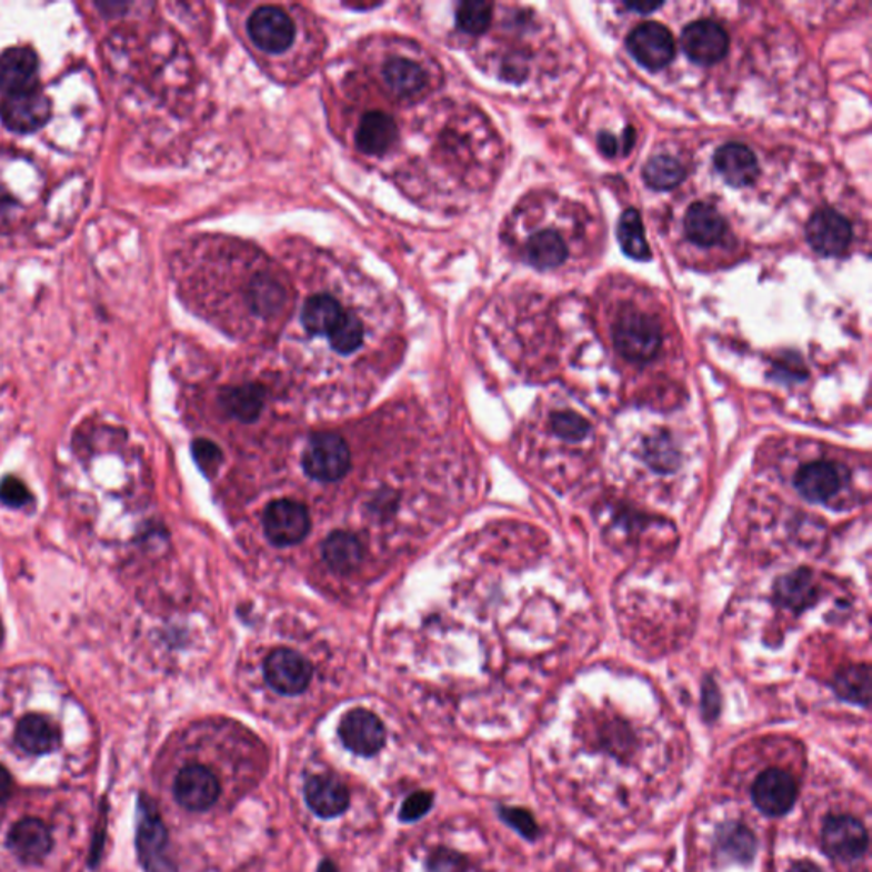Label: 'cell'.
Returning a JSON list of instances; mask_svg holds the SVG:
<instances>
[{
	"label": "cell",
	"instance_id": "1f68e13d",
	"mask_svg": "<svg viewBox=\"0 0 872 872\" xmlns=\"http://www.w3.org/2000/svg\"><path fill=\"white\" fill-rule=\"evenodd\" d=\"M643 178L648 187L656 191H669L679 187L685 179V168L672 156H654L643 169Z\"/></svg>",
	"mask_w": 872,
	"mask_h": 872
},
{
	"label": "cell",
	"instance_id": "83f0119b",
	"mask_svg": "<svg viewBox=\"0 0 872 872\" xmlns=\"http://www.w3.org/2000/svg\"><path fill=\"white\" fill-rule=\"evenodd\" d=\"M525 258L539 270H552L567 261L568 245L554 230H541L527 242Z\"/></svg>",
	"mask_w": 872,
	"mask_h": 872
},
{
	"label": "cell",
	"instance_id": "603a6c76",
	"mask_svg": "<svg viewBox=\"0 0 872 872\" xmlns=\"http://www.w3.org/2000/svg\"><path fill=\"white\" fill-rule=\"evenodd\" d=\"M714 166L731 187H749L759 176V161L750 147L730 142L714 156Z\"/></svg>",
	"mask_w": 872,
	"mask_h": 872
},
{
	"label": "cell",
	"instance_id": "836d02e7",
	"mask_svg": "<svg viewBox=\"0 0 872 872\" xmlns=\"http://www.w3.org/2000/svg\"><path fill=\"white\" fill-rule=\"evenodd\" d=\"M644 459L658 472H669L679 465V450L669 434L658 433L644 445Z\"/></svg>",
	"mask_w": 872,
	"mask_h": 872
},
{
	"label": "cell",
	"instance_id": "ab89813d",
	"mask_svg": "<svg viewBox=\"0 0 872 872\" xmlns=\"http://www.w3.org/2000/svg\"><path fill=\"white\" fill-rule=\"evenodd\" d=\"M428 868L430 872H465L468 861L455 852L439 851L431 855Z\"/></svg>",
	"mask_w": 872,
	"mask_h": 872
},
{
	"label": "cell",
	"instance_id": "ffe728a7",
	"mask_svg": "<svg viewBox=\"0 0 872 872\" xmlns=\"http://www.w3.org/2000/svg\"><path fill=\"white\" fill-rule=\"evenodd\" d=\"M307 806L319 818H337L350 806V792L340 779L331 775H312L303 784Z\"/></svg>",
	"mask_w": 872,
	"mask_h": 872
},
{
	"label": "cell",
	"instance_id": "d6986e66",
	"mask_svg": "<svg viewBox=\"0 0 872 872\" xmlns=\"http://www.w3.org/2000/svg\"><path fill=\"white\" fill-rule=\"evenodd\" d=\"M399 139L394 118L385 111L373 110L363 114L354 130V146L369 158L388 156Z\"/></svg>",
	"mask_w": 872,
	"mask_h": 872
},
{
	"label": "cell",
	"instance_id": "7402d4cb",
	"mask_svg": "<svg viewBox=\"0 0 872 872\" xmlns=\"http://www.w3.org/2000/svg\"><path fill=\"white\" fill-rule=\"evenodd\" d=\"M38 56L28 47H16L0 56V91L6 96L34 88Z\"/></svg>",
	"mask_w": 872,
	"mask_h": 872
},
{
	"label": "cell",
	"instance_id": "30bf717a",
	"mask_svg": "<svg viewBox=\"0 0 872 872\" xmlns=\"http://www.w3.org/2000/svg\"><path fill=\"white\" fill-rule=\"evenodd\" d=\"M51 117V102L37 88L8 94L0 102V118L16 133H33L47 124Z\"/></svg>",
	"mask_w": 872,
	"mask_h": 872
},
{
	"label": "cell",
	"instance_id": "f6af8a7d",
	"mask_svg": "<svg viewBox=\"0 0 872 872\" xmlns=\"http://www.w3.org/2000/svg\"><path fill=\"white\" fill-rule=\"evenodd\" d=\"M634 142H635L634 128L632 127L625 128L624 136H622V147H621L622 152L628 153L629 150L632 149V146H634Z\"/></svg>",
	"mask_w": 872,
	"mask_h": 872
},
{
	"label": "cell",
	"instance_id": "d590c367",
	"mask_svg": "<svg viewBox=\"0 0 872 872\" xmlns=\"http://www.w3.org/2000/svg\"><path fill=\"white\" fill-rule=\"evenodd\" d=\"M500 816L508 826H511V829L519 832L523 839L530 840V842H533L541 835V829L537 825L535 818L529 811L522 810V808L501 806Z\"/></svg>",
	"mask_w": 872,
	"mask_h": 872
},
{
	"label": "cell",
	"instance_id": "5b68a950",
	"mask_svg": "<svg viewBox=\"0 0 872 872\" xmlns=\"http://www.w3.org/2000/svg\"><path fill=\"white\" fill-rule=\"evenodd\" d=\"M379 77L389 96L402 101H411L433 89L430 63L418 56L392 53L380 63Z\"/></svg>",
	"mask_w": 872,
	"mask_h": 872
},
{
	"label": "cell",
	"instance_id": "f35d334b",
	"mask_svg": "<svg viewBox=\"0 0 872 872\" xmlns=\"http://www.w3.org/2000/svg\"><path fill=\"white\" fill-rule=\"evenodd\" d=\"M31 500V493L28 488H26L24 482L21 479L14 478V475H8V478L2 479L0 481V501L9 508H21L24 504H28V501Z\"/></svg>",
	"mask_w": 872,
	"mask_h": 872
},
{
	"label": "cell",
	"instance_id": "bcb514c9",
	"mask_svg": "<svg viewBox=\"0 0 872 872\" xmlns=\"http://www.w3.org/2000/svg\"><path fill=\"white\" fill-rule=\"evenodd\" d=\"M663 4H632L629 6V9H634V11L639 12H648V11H656Z\"/></svg>",
	"mask_w": 872,
	"mask_h": 872
},
{
	"label": "cell",
	"instance_id": "4dcf8cb0",
	"mask_svg": "<svg viewBox=\"0 0 872 872\" xmlns=\"http://www.w3.org/2000/svg\"><path fill=\"white\" fill-rule=\"evenodd\" d=\"M618 238L621 242L622 251L632 260L648 261L651 258V249L648 245L647 232H644L643 219L638 210L628 209L619 219Z\"/></svg>",
	"mask_w": 872,
	"mask_h": 872
},
{
	"label": "cell",
	"instance_id": "277c9868",
	"mask_svg": "<svg viewBox=\"0 0 872 872\" xmlns=\"http://www.w3.org/2000/svg\"><path fill=\"white\" fill-rule=\"evenodd\" d=\"M661 325L644 312L625 311L613 324V344L629 362H651L661 350Z\"/></svg>",
	"mask_w": 872,
	"mask_h": 872
},
{
	"label": "cell",
	"instance_id": "cb8c5ba5",
	"mask_svg": "<svg viewBox=\"0 0 872 872\" xmlns=\"http://www.w3.org/2000/svg\"><path fill=\"white\" fill-rule=\"evenodd\" d=\"M774 600L792 612H804L818 602V583L810 570L792 571L779 578L774 584Z\"/></svg>",
	"mask_w": 872,
	"mask_h": 872
},
{
	"label": "cell",
	"instance_id": "e0dca14e",
	"mask_svg": "<svg viewBox=\"0 0 872 872\" xmlns=\"http://www.w3.org/2000/svg\"><path fill=\"white\" fill-rule=\"evenodd\" d=\"M9 852L26 865H38L53 851V836L40 818H22L8 833Z\"/></svg>",
	"mask_w": 872,
	"mask_h": 872
},
{
	"label": "cell",
	"instance_id": "b9f144b4",
	"mask_svg": "<svg viewBox=\"0 0 872 872\" xmlns=\"http://www.w3.org/2000/svg\"><path fill=\"white\" fill-rule=\"evenodd\" d=\"M12 791H14V781H12L11 772L8 766L0 763V806L11 800Z\"/></svg>",
	"mask_w": 872,
	"mask_h": 872
},
{
	"label": "cell",
	"instance_id": "3957f363",
	"mask_svg": "<svg viewBox=\"0 0 872 872\" xmlns=\"http://www.w3.org/2000/svg\"><path fill=\"white\" fill-rule=\"evenodd\" d=\"M249 40L255 50L271 57L285 56L297 41V22L280 6L264 4L255 8L245 22Z\"/></svg>",
	"mask_w": 872,
	"mask_h": 872
},
{
	"label": "cell",
	"instance_id": "4316f807",
	"mask_svg": "<svg viewBox=\"0 0 872 872\" xmlns=\"http://www.w3.org/2000/svg\"><path fill=\"white\" fill-rule=\"evenodd\" d=\"M322 558L332 571L348 574L360 567L363 559L362 542L350 532H332L322 544Z\"/></svg>",
	"mask_w": 872,
	"mask_h": 872
},
{
	"label": "cell",
	"instance_id": "44dd1931",
	"mask_svg": "<svg viewBox=\"0 0 872 872\" xmlns=\"http://www.w3.org/2000/svg\"><path fill=\"white\" fill-rule=\"evenodd\" d=\"M14 740L28 755L43 756L59 749L62 733L47 715L26 714L16 726Z\"/></svg>",
	"mask_w": 872,
	"mask_h": 872
},
{
	"label": "cell",
	"instance_id": "6da1fadb",
	"mask_svg": "<svg viewBox=\"0 0 872 872\" xmlns=\"http://www.w3.org/2000/svg\"><path fill=\"white\" fill-rule=\"evenodd\" d=\"M360 300L351 299L343 287H318L300 300L293 321L307 341L324 343L329 350L350 357L358 353L369 338V321Z\"/></svg>",
	"mask_w": 872,
	"mask_h": 872
},
{
	"label": "cell",
	"instance_id": "f1b7e54d",
	"mask_svg": "<svg viewBox=\"0 0 872 872\" xmlns=\"http://www.w3.org/2000/svg\"><path fill=\"white\" fill-rule=\"evenodd\" d=\"M220 404L230 417H234L242 423H251L263 411L264 391L255 383H242L238 388H227L220 394Z\"/></svg>",
	"mask_w": 872,
	"mask_h": 872
},
{
	"label": "cell",
	"instance_id": "4fadbf2b",
	"mask_svg": "<svg viewBox=\"0 0 872 872\" xmlns=\"http://www.w3.org/2000/svg\"><path fill=\"white\" fill-rule=\"evenodd\" d=\"M264 679L281 695L305 692L312 680V664L293 650H277L264 661Z\"/></svg>",
	"mask_w": 872,
	"mask_h": 872
},
{
	"label": "cell",
	"instance_id": "ee69618b",
	"mask_svg": "<svg viewBox=\"0 0 872 872\" xmlns=\"http://www.w3.org/2000/svg\"><path fill=\"white\" fill-rule=\"evenodd\" d=\"M789 872H823L822 868H818L814 862L811 861H800L796 864H792Z\"/></svg>",
	"mask_w": 872,
	"mask_h": 872
},
{
	"label": "cell",
	"instance_id": "74e56055",
	"mask_svg": "<svg viewBox=\"0 0 872 872\" xmlns=\"http://www.w3.org/2000/svg\"><path fill=\"white\" fill-rule=\"evenodd\" d=\"M193 450L194 462L204 474H216L217 469L222 464V452L219 447L209 440H197L191 447Z\"/></svg>",
	"mask_w": 872,
	"mask_h": 872
},
{
	"label": "cell",
	"instance_id": "9a60e30c",
	"mask_svg": "<svg viewBox=\"0 0 872 872\" xmlns=\"http://www.w3.org/2000/svg\"><path fill=\"white\" fill-rule=\"evenodd\" d=\"M682 48L692 62L712 66L726 56L730 37L723 26L711 19H701L683 28Z\"/></svg>",
	"mask_w": 872,
	"mask_h": 872
},
{
	"label": "cell",
	"instance_id": "e575fe53",
	"mask_svg": "<svg viewBox=\"0 0 872 872\" xmlns=\"http://www.w3.org/2000/svg\"><path fill=\"white\" fill-rule=\"evenodd\" d=\"M551 427L561 439L571 440V442L584 439L590 431V423L573 411H559V413L552 414Z\"/></svg>",
	"mask_w": 872,
	"mask_h": 872
},
{
	"label": "cell",
	"instance_id": "5bb4252c",
	"mask_svg": "<svg viewBox=\"0 0 872 872\" xmlns=\"http://www.w3.org/2000/svg\"><path fill=\"white\" fill-rule=\"evenodd\" d=\"M338 733L344 749L360 756L377 755L385 745V738H388L379 715L367 709H353L348 712L341 720Z\"/></svg>",
	"mask_w": 872,
	"mask_h": 872
},
{
	"label": "cell",
	"instance_id": "8fae6325",
	"mask_svg": "<svg viewBox=\"0 0 872 872\" xmlns=\"http://www.w3.org/2000/svg\"><path fill=\"white\" fill-rule=\"evenodd\" d=\"M796 779L782 769H766L752 785V801L769 818L785 816L798 801Z\"/></svg>",
	"mask_w": 872,
	"mask_h": 872
},
{
	"label": "cell",
	"instance_id": "7dc6e473",
	"mask_svg": "<svg viewBox=\"0 0 872 872\" xmlns=\"http://www.w3.org/2000/svg\"><path fill=\"white\" fill-rule=\"evenodd\" d=\"M318 872H338V868L334 865V862L325 859V861H322L321 864H319Z\"/></svg>",
	"mask_w": 872,
	"mask_h": 872
},
{
	"label": "cell",
	"instance_id": "52a82bcc",
	"mask_svg": "<svg viewBox=\"0 0 872 872\" xmlns=\"http://www.w3.org/2000/svg\"><path fill=\"white\" fill-rule=\"evenodd\" d=\"M302 465L307 474L315 481H338L350 471L351 453L348 443L337 433L314 434L307 443Z\"/></svg>",
	"mask_w": 872,
	"mask_h": 872
},
{
	"label": "cell",
	"instance_id": "484cf974",
	"mask_svg": "<svg viewBox=\"0 0 872 872\" xmlns=\"http://www.w3.org/2000/svg\"><path fill=\"white\" fill-rule=\"evenodd\" d=\"M726 220L712 204L699 201L686 210V238L701 248H711V245L721 242V239L726 234Z\"/></svg>",
	"mask_w": 872,
	"mask_h": 872
},
{
	"label": "cell",
	"instance_id": "ba28073f",
	"mask_svg": "<svg viewBox=\"0 0 872 872\" xmlns=\"http://www.w3.org/2000/svg\"><path fill=\"white\" fill-rule=\"evenodd\" d=\"M268 541L278 548L295 545L311 532V517L299 501L277 500L268 504L263 515Z\"/></svg>",
	"mask_w": 872,
	"mask_h": 872
},
{
	"label": "cell",
	"instance_id": "f546056e",
	"mask_svg": "<svg viewBox=\"0 0 872 872\" xmlns=\"http://www.w3.org/2000/svg\"><path fill=\"white\" fill-rule=\"evenodd\" d=\"M832 689L842 701L869 708L871 702V670L869 664H851L833 676Z\"/></svg>",
	"mask_w": 872,
	"mask_h": 872
},
{
	"label": "cell",
	"instance_id": "8992f818",
	"mask_svg": "<svg viewBox=\"0 0 872 872\" xmlns=\"http://www.w3.org/2000/svg\"><path fill=\"white\" fill-rule=\"evenodd\" d=\"M822 849L843 864L861 861L869 849L868 829L852 814H830L823 823Z\"/></svg>",
	"mask_w": 872,
	"mask_h": 872
},
{
	"label": "cell",
	"instance_id": "7bdbcfd3",
	"mask_svg": "<svg viewBox=\"0 0 872 872\" xmlns=\"http://www.w3.org/2000/svg\"><path fill=\"white\" fill-rule=\"evenodd\" d=\"M599 146L600 150H602L605 156L612 158V156L618 153L619 140L615 139V137L610 136V133H600Z\"/></svg>",
	"mask_w": 872,
	"mask_h": 872
},
{
	"label": "cell",
	"instance_id": "60d3db41",
	"mask_svg": "<svg viewBox=\"0 0 872 872\" xmlns=\"http://www.w3.org/2000/svg\"><path fill=\"white\" fill-rule=\"evenodd\" d=\"M721 712V694L714 680L708 679L702 690V714L708 723L718 720Z\"/></svg>",
	"mask_w": 872,
	"mask_h": 872
},
{
	"label": "cell",
	"instance_id": "d4e9b609",
	"mask_svg": "<svg viewBox=\"0 0 872 872\" xmlns=\"http://www.w3.org/2000/svg\"><path fill=\"white\" fill-rule=\"evenodd\" d=\"M715 851L724 861L750 864L759 851V840L743 823L726 822L715 832Z\"/></svg>",
	"mask_w": 872,
	"mask_h": 872
},
{
	"label": "cell",
	"instance_id": "8d00e7d4",
	"mask_svg": "<svg viewBox=\"0 0 872 872\" xmlns=\"http://www.w3.org/2000/svg\"><path fill=\"white\" fill-rule=\"evenodd\" d=\"M433 806V794L428 791L413 792L408 800L402 803L399 811V820L402 823H413L421 820Z\"/></svg>",
	"mask_w": 872,
	"mask_h": 872
},
{
	"label": "cell",
	"instance_id": "d6a6232c",
	"mask_svg": "<svg viewBox=\"0 0 872 872\" xmlns=\"http://www.w3.org/2000/svg\"><path fill=\"white\" fill-rule=\"evenodd\" d=\"M491 21H493V4L490 2H460L457 6V28L469 37L485 33Z\"/></svg>",
	"mask_w": 872,
	"mask_h": 872
},
{
	"label": "cell",
	"instance_id": "2e32d148",
	"mask_svg": "<svg viewBox=\"0 0 872 872\" xmlns=\"http://www.w3.org/2000/svg\"><path fill=\"white\" fill-rule=\"evenodd\" d=\"M848 481V468H843L839 462L816 460V462H810L800 469L796 479H794V485L801 497L806 498L808 501L825 503L830 498L839 494Z\"/></svg>",
	"mask_w": 872,
	"mask_h": 872
},
{
	"label": "cell",
	"instance_id": "9c48e42d",
	"mask_svg": "<svg viewBox=\"0 0 872 872\" xmlns=\"http://www.w3.org/2000/svg\"><path fill=\"white\" fill-rule=\"evenodd\" d=\"M628 50L648 70H661L675 59V38L661 22L639 24L628 38Z\"/></svg>",
	"mask_w": 872,
	"mask_h": 872
},
{
	"label": "cell",
	"instance_id": "7a4b0ae2",
	"mask_svg": "<svg viewBox=\"0 0 872 872\" xmlns=\"http://www.w3.org/2000/svg\"><path fill=\"white\" fill-rule=\"evenodd\" d=\"M137 858L146 872H174L168 855L169 833L152 798L139 794L137 803Z\"/></svg>",
	"mask_w": 872,
	"mask_h": 872
},
{
	"label": "cell",
	"instance_id": "ac0fdd59",
	"mask_svg": "<svg viewBox=\"0 0 872 872\" xmlns=\"http://www.w3.org/2000/svg\"><path fill=\"white\" fill-rule=\"evenodd\" d=\"M806 239L818 254L842 255L851 245V222L835 210H818L808 220Z\"/></svg>",
	"mask_w": 872,
	"mask_h": 872
},
{
	"label": "cell",
	"instance_id": "7c38bea8",
	"mask_svg": "<svg viewBox=\"0 0 872 872\" xmlns=\"http://www.w3.org/2000/svg\"><path fill=\"white\" fill-rule=\"evenodd\" d=\"M174 800L179 806L193 813L209 811L220 798V781L209 766L193 765L184 766L176 775Z\"/></svg>",
	"mask_w": 872,
	"mask_h": 872
}]
</instances>
